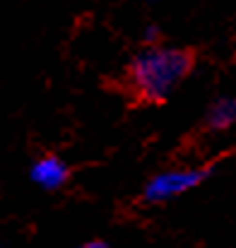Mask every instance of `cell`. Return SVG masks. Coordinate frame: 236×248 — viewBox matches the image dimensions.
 <instances>
[{
  "mask_svg": "<svg viewBox=\"0 0 236 248\" xmlns=\"http://www.w3.org/2000/svg\"><path fill=\"white\" fill-rule=\"evenodd\" d=\"M190 70H193L190 51L152 44L130 61L128 82L142 101L161 104L188 78Z\"/></svg>",
  "mask_w": 236,
  "mask_h": 248,
  "instance_id": "obj_1",
  "label": "cell"
},
{
  "mask_svg": "<svg viewBox=\"0 0 236 248\" xmlns=\"http://www.w3.org/2000/svg\"><path fill=\"white\" fill-rule=\"evenodd\" d=\"M210 176V169H169L155 173L145 188H142V200L147 205H161L173 198L186 195L195 186H200Z\"/></svg>",
  "mask_w": 236,
  "mask_h": 248,
  "instance_id": "obj_2",
  "label": "cell"
},
{
  "mask_svg": "<svg viewBox=\"0 0 236 248\" xmlns=\"http://www.w3.org/2000/svg\"><path fill=\"white\" fill-rule=\"evenodd\" d=\"M29 178L34 186L44 188V190H58L68 183L70 178V166L65 164L61 157L56 155H44L39 157L31 169H29Z\"/></svg>",
  "mask_w": 236,
  "mask_h": 248,
  "instance_id": "obj_3",
  "label": "cell"
},
{
  "mask_svg": "<svg viewBox=\"0 0 236 248\" xmlns=\"http://www.w3.org/2000/svg\"><path fill=\"white\" fill-rule=\"evenodd\" d=\"M207 128L227 130L236 125V96H222L207 108Z\"/></svg>",
  "mask_w": 236,
  "mask_h": 248,
  "instance_id": "obj_4",
  "label": "cell"
},
{
  "mask_svg": "<svg viewBox=\"0 0 236 248\" xmlns=\"http://www.w3.org/2000/svg\"><path fill=\"white\" fill-rule=\"evenodd\" d=\"M157 39H159V29L155 27V24H152V27H147V29H145V41H147V46H152Z\"/></svg>",
  "mask_w": 236,
  "mask_h": 248,
  "instance_id": "obj_5",
  "label": "cell"
},
{
  "mask_svg": "<svg viewBox=\"0 0 236 248\" xmlns=\"http://www.w3.org/2000/svg\"><path fill=\"white\" fill-rule=\"evenodd\" d=\"M78 248H109V244L101 241V239H92V241H84V244Z\"/></svg>",
  "mask_w": 236,
  "mask_h": 248,
  "instance_id": "obj_6",
  "label": "cell"
},
{
  "mask_svg": "<svg viewBox=\"0 0 236 248\" xmlns=\"http://www.w3.org/2000/svg\"><path fill=\"white\" fill-rule=\"evenodd\" d=\"M0 248H5V246H0Z\"/></svg>",
  "mask_w": 236,
  "mask_h": 248,
  "instance_id": "obj_7",
  "label": "cell"
}]
</instances>
